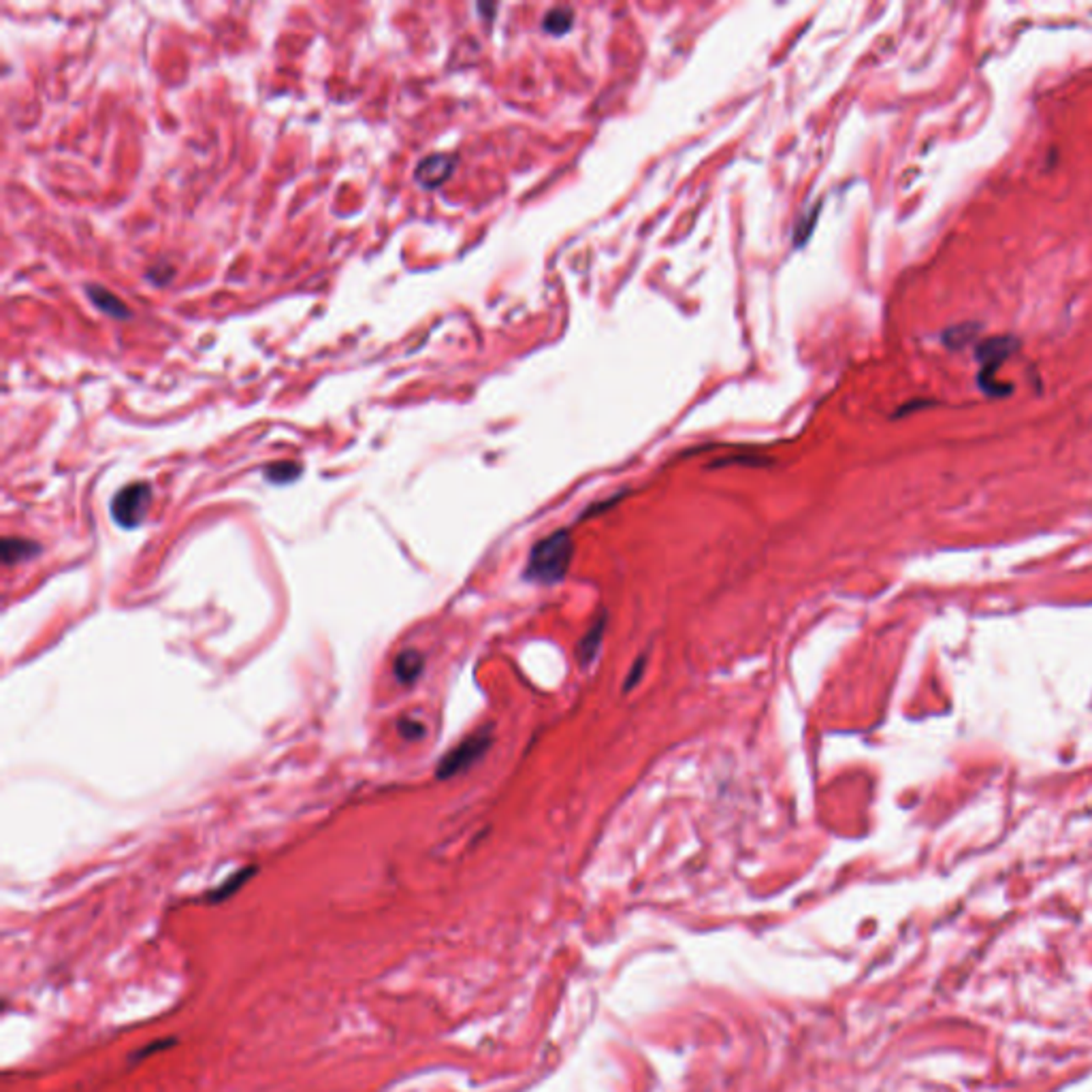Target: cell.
<instances>
[{
	"instance_id": "cell-8",
	"label": "cell",
	"mask_w": 1092,
	"mask_h": 1092,
	"mask_svg": "<svg viewBox=\"0 0 1092 1092\" xmlns=\"http://www.w3.org/2000/svg\"><path fill=\"white\" fill-rule=\"evenodd\" d=\"M422 668H425V659L418 651H404L400 653V658L395 659V679L400 681L401 685H412L414 681L421 676Z\"/></svg>"
},
{
	"instance_id": "cell-4",
	"label": "cell",
	"mask_w": 1092,
	"mask_h": 1092,
	"mask_svg": "<svg viewBox=\"0 0 1092 1092\" xmlns=\"http://www.w3.org/2000/svg\"><path fill=\"white\" fill-rule=\"evenodd\" d=\"M152 504V488L147 483H130L120 488L112 499V519L122 529H135L143 523Z\"/></svg>"
},
{
	"instance_id": "cell-2",
	"label": "cell",
	"mask_w": 1092,
	"mask_h": 1092,
	"mask_svg": "<svg viewBox=\"0 0 1092 1092\" xmlns=\"http://www.w3.org/2000/svg\"><path fill=\"white\" fill-rule=\"evenodd\" d=\"M1018 350H1020V339L1012 338V335H996V338L984 339V342L977 344L975 356L981 363L977 384H979L981 391L986 393V395L1005 397L1013 391L1012 384L996 380V372Z\"/></svg>"
},
{
	"instance_id": "cell-1",
	"label": "cell",
	"mask_w": 1092,
	"mask_h": 1092,
	"mask_svg": "<svg viewBox=\"0 0 1092 1092\" xmlns=\"http://www.w3.org/2000/svg\"><path fill=\"white\" fill-rule=\"evenodd\" d=\"M574 557V540L565 529L542 538L532 546L525 565V578L536 585H557L568 576Z\"/></svg>"
},
{
	"instance_id": "cell-10",
	"label": "cell",
	"mask_w": 1092,
	"mask_h": 1092,
	"mask_svg": "<svg viewBox=\"0 0 1092 1092\" xmlns=\"http://www.w3.org/2000/svg\"><path fill=\"white\" fill-rule=\"evenodd\" d=\"M981 334V327L977 323H962L956 324L951 329H947L943 334V344H946L950 350H962V348L971 346L973 342H977Z\"/></svg>"
},
{
	"instance_id": "cell-7",
	"label": "cell",
	"mask_w": 1092,
	"mask_h": 1092,
	"mask_svg": "<svg viewBox=\"0 0 1092 1092\" xmlns=\"http://www.w3.org/2000/svg\"><path fill=\"white\" fill-rule=\"evenodd\" d=\"M604 630H606V615L602 613L598 619H595L593 626L589 627V631H587V634L582 636L581 643H578L576 655H578V662H581L582 666H589V664L595 659V655H598L599 647H602Z\"/></svg>"
},
{
	"instance_id": "cell-13",
	"label": "cell",
	"mask_w": 1092,
	"mask_h": 1092,
	"mask_svg": "<svg viewBox=\"0 0 1092 1092\" xmlns=\"http://www.w3.org/2000/svg\"><path fill=\"white\" fill-rule=\"evenodd\" d=\"M252 873H254V869H245V870H240V873H235V875H233V877H229V880H227V881H224V884H223V885H220V888H216V890H213V892H212V894H209V896H207V898H209V901H212V902H220V901H227V898H229V896H233V894H235V892H237V890H240V888H241V885H244V884H245V881H248V880H250V877H252Z\"/></svg>"
},
{
	"instance_id": "cell-9",
	"label": "cell",
	"mask_w": 1092,
	"mask_h": 1092,
	"mask_svg": "<svg viewBox=\"0 0 1092 1092\" xmlns=\"http://www.w3.org/2000/svg\"><path fill=\"white\" fill-rule=\"evenodd\" d=\"M35 553H39V544L26 540V538H5L3 540V561L5 565H15L19 561L30 560Z\"/></svg>"
},
{
	"instance_id": "cell-14",
	"label": "cell",
	"mask_w": 1092,
	"mask_h": 1092,
	"mask_svg": "<svg viewBox=\"0 0 1092 1092\" xmlns=\"http://www.w3.org/2000/svg\"><path fill=\"white\" fill-rule=\"evenodd\" d=\"M400 732L404 734V738H408V741H418V738L425 736V728H422V724H418V721H412V720H401Z\"/></svg>"
},
{
	"instance_id": "cell-5",
	"label": "cell",
	"mask_w": 1092,
	"mask_h": 1092,
	"mask_svg": "<svg viewBox=\"0 0 1092 1092\" xmlns=\"http://www.w3.org/2000/svg\"><path fill=\"white\" fill-rule=\"evenodd\" d=\"M457 167V156L450 154H433L422 158L414 169V179L421 184L425 190H435L440 188L446 179L453 175Z\"/></svg>"
},
{
	"instance_id": "cell-16",
	"label": "cell",
	"mask_w": 1092,
	"mask_h": 1092,
	"mask_svg": "<svg viewBox=\"0 0 1092 1092\" xmlns=\"http://www.w3.org/2000/svg\"><path fill=\"white\" fill-rule=\"evenodd\" d=\"M643 670H644V658H640L638 662L634 664V668H631L630 676H627V681H626V692H630V689L634 687L636 683H638L640 676H643Z\"/></svg>"
},
{
	"instance_id": "cell-6",
	"label": "cell",
	"mask_w": 1092,
	"mask_h": 1092,
	"mask_svg": "<svg viewBox=\"0 0 1092 1092\" xmlns=\"http://www.w3.org/2000/svg\"><path fill=\"white\" fill-rule=\"evenodd\" d=\"M85 295H88L90 301H92L102 314L112 316V318H120V320L130 318V310L126 307V303L122 301L120 297H116L112 290L105 289V286L88 284L85 286Z\"/></svg>"
},
{
	"instance_id": "cell-15",
	"label": "cell",
	"mask_w": 1092,
	"mask_h": 1092,
	"mask_svg": "<svg viewBox=\"0 0 1092 1092\" xmlns=\"http://www.w3.org/2000/svg\"><path fill=\"white\" fill-rule=\"evenodd\" d=\"M169 1045H174V1040H160V1041H156V1044L146 1045V1048L139 1050V1052L135 1054V1056H137V1058H135V1061H143V1058H147V1056H150V1054L158 1052V1050L169 1048Z\"/></svg>"
},
{
	"instance_id": "cell-12",
	"label": "cell",
	"mask_w": 1092,
	"mask_h": 1092,
	"mask_svg": "<svg viewBox=\"0 0 1092 1092\" xmlns=\"http://www.w3.org/2000/svg\"><path fill=\"white\" fill-rule=\"evenodd\" d=\"M301 476V466L295 461H278L265 467V478L273 484H289Z\"/></svg>"
},
{
	"instance_id": "cell-11",
	"label": "cell",
	"mask_w": 1092,
	"mask_h": 1092,
	"mask_svg": "<svg viewBox=\"0 0 1092 1092\" xmlns=\"http://www.w3.org/2000/svg\"><path fill=\"white\" fill-rule=\"evenodd\" d=\"M574 24V11L568 9V7H555L549 14L544 15V30L551 32V35H565V32L572 28Z\"/></svg>"
},
{
	"instance_id": "cell-3",
	"label": "cell",
	"mask_w": 1092,
	"mask_h": 1092,
	"mask_svg": "<svg viewBox=\"0 0 1092 1092\" xmlns=\"http://www.w3.org/2000/svg\"><path fill=\"white\" fill-rule=\"evenodd\" d=\"M494 742V732L491 728H483L478 732L470 734L467 738H463L455 749H450L449 753L442 758L440 766L435 770V777L438 779H450L457 777L459 773H466L467 769H472L480 758L488 751Z\"/></svg>"
}]
</instances>
